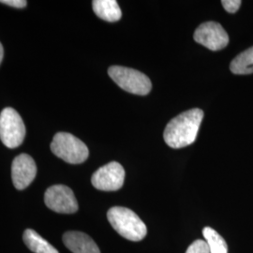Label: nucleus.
<instances>
[{"label":"nucleus","mask_w":253,"mask_h":253,"mask_svg":"<svg viewBox=\"0 0 253 253\" xmlns=\"http://www.w3.org/2000/svg\"><path fill=\"white\" fill-rule=\"evenodd\" d=\"M92 7L98 17L110 23L118 22L122 17V11L116 0H94Z\"/></svg>","instance_id":"9b49d317"},{"label":"nucleus","mask_w":253,"mask_h":253,"mask_svg":"<svg viewBox=\"0 0 253 253\" xmlns=\"http://www.w3.org/2000/svg\"><path fill=\"white\" fill-rule=\"evenodd\" d=\"M52 152L66 163L80 164L88 158L87 146L77 137L68 132H58L51 144Z\"/></svg>","instance_id":"7ed1b4c3"},{"label":"nucleus","mask_w":253,"mask_h":253,"mask_svg":"<svg viewBox=\"0 0 253 253\" xmlns=\"http://www.w3.org/2000/svg\"><path fill=\"white\" fill-rule=\"evenodd\" d=\"M0 3L6 4L10 7H14V8H25L27 6V2L26 0H0Z\"/></svg>","instance_id":"f3484780"},{"label":"nucleus","mask_w":253,"mask_h":253,"mask_svg":"<svg viewBox=\"0 0 253 253\" xmlns=\"http://www.w3.org/2000/svg\"><path fill=\"white\" fill-rule=\"evenodd\" d=\"M37 174L36 163L27 154H21L17 156L11 165V177L14 187L17 190H25Z\"/></svg>","instance_id":"1a4fd4ad"},{"label":"nucleus","mask_w":253,"mask_h":253,"mask_svg":"<svg viewBox=\"0 0 253 253\" xmlns=\"http://www.w3.org/2000/svg\"><path fill=\"white\" fill-rule=\"evenodd\" d=\"M109 222L122 237L138 242L147 234L144 221L132 210L121 207L110 208L107 213Z\"/></svg>","instance_id":"f03ea898"},{"label":"nucleus","mask_w":253,"mask_h":253,"mask_svg":"<svg viewBox=\"0 0 253 253\" xmlns=\"http://www.w3.org/2000/svg\"><path fill=\"white\" fill-rule=\"evenodd\" d=\"M194 41L211 51H218L229 43V36L224 28L217 22H207L194 32Z\"/></svg>","instance_id":"6e6552de"},{"label":"nucleus","mask_w":253,"mask_h":253,"mask_svg":"<svg viewBox=\"0 0 253 253\" xmlns=\"http://www.w3.org/2000/svg\"><path fill=\"white\" fill-rule=\"evenodd\" d=\"M24 242L34 253H59L56 249L32 229H27L24 233Z\"/></svg>","instance_id":"f8f14e48"},{"label":"nucleus","mask_w":253,"mask_h":253,"mask_svg":"<svg viewBox=\"0 0 253 253\" xmlns=\"http://www.w3.org/2000/svg\"><path fill=\"white\" fill-rule=\"evenodd\" d=\"M203 235L208 243L210 253H228L226 241L214 229L211 227L204 228Z\"/></svg>","instance_id":"4468645a"},{"label":"nucleus","mask_w":253,"mask_h":253,"mask_svg":"<svg viewBox=\"0 0 253 253\" xmlns=\"http://www.w3.org/2000/svg\"><path fill=\"white\" fill-rule=\"evenodd\" d=\"M221 4L226 11L230 13H235L242 4L240 0H222Z\"/></svg>","instance_id":"dca6fc26"},{"label":"nucleus","mask_w":253,"mask_h":253,"mask_svg":"<svg viewBox=\"0 0 253 253\" xmlns=\"http://www.w3.org/2000/svg\"><path fill=\"white\" fill-rule=\"evenodd\" d=\"M186 253H210V251L206 241L198 239L190 245Z\"/></svg>","instance_id":"2eb2a0df"},{"label":"nucleus","mask_w":253,"mask_h":253,"mask_svg":"<svg viewBox=\"0 0 253 253\" xmlns=\"http://www.w3.org/2000/svg\"><path fill=\"white\" fill-rule=\"evenodd\" d=\"M63 242L73 253H100L99 247L90 236L81 232L66 233Z\"/></svg>","instance_id":"9d476101"},{"label":"nucleus","mask_w":253,"mask_h":253,"mask_svg":"<svg viewBox=\"0 0 253 253\" xmlns=\"http://www.w3.org/2000/svg\"><path fill=\"white\" fill-rule=\"evenodd\" d=\"M3 54H4V50H3V46L0 43V63L3 59Z\"/></svg>","instance_id":"a211bd4d"},{"label":"nucleus","mask_w":253,"mask_h":253,"mask_svg":"<svg viewBox=\"0 0 253 253\" xmlns=\"http://www.w3.org/2000/svg\"><path fill=\"white\" fill-rule=\"evenodd\" d=\"M44 202L47 208L60 214H73L78 210V203L73 190L64 185H54L46 190Z\"/></svg>","instance_id":"0eeeda50"},{"label":"nucleus","mask_w":253,"mask_h":253,"mask_svg":"<svg viewBox=\"0 0 253 253\" xmlns=\"http://www.w3.org/2000/svg\"><path fill=\"white\" fill-rule=\"evenodd\" d=\"M108 74L120 88L131 94L145 96L152 88L151 81L145 74L130 68L112 66Z\"/></svg>","instance_id":"20e7f679"},{"label":"nucleus","mask_w":253,"mask_h":253,"mask_svg":"<svg viewBox=\"0 0 253 253\" xmlns=\"http://www.w3.org/2000/svg\"><path fill=\"white\" fill-rule=\"evenodd\" d=\"M26 136V126L23 119L14 109H3L0 114V139L9 148L22 145Z\"/></svg>","instance_id":"39448f33"},{"label":"nucleus","mask_w":253,"mask_h":253,"mask_svg":"<svg viewBox=\"0 0 253 253\" xmlns=\"http://www.w3.org/2000/svg\"><path fill=\"white\" fill-rule=\"evenodd\" d=\"M230 70L238 75L253 73V46L234 58L230 65Z\"/></svg>","instance_id":"ddd939ff"},{"label":"nucleus","mask_w":253,"mask_h":253,"mask_svg":"<svg viewBox=\"0 0 253 253\" xmlns=\"http://www.w3.org/2000/svg\"><path fill=\"white\" fill-rule=\"evenodd\" d=\"M204 112L199 108L190 109L172 118L167 124L163 138L172 148H182L195 142Z\"/></svg>","instance_id":"f257e3e1"},{"label":"nucleus","mask_w":253,"mask_h":253,"mask_svg":"<svg viewBox=\"0 0 253 253\" xmlns=\"http://www.w3.org/2000/svg\"><path fill=\"white\" fill-rule=\"evenodd\" d=\"M125 170L120 163L112 162L93 173L91 183L97 190L116 191L123 187Z\"/></svg>","instance_id":"423d86ee"}]
</instances>
